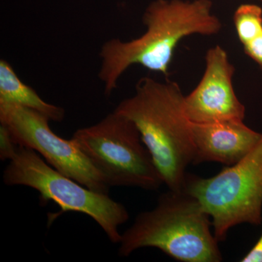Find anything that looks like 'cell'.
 <instances>
[{
	"instance_id": "obj_1",
	"label": "cell",
	"mask_w": 262,
	"mask_h": 262,
	"mask_svg": "<svg viewBox=\"0 0 262 262\" xmlns=\"http://www.w3.org/2000/svg\"><path fill=\"white\" fill-rule=\"evenodd\" d=\"M146 31L130 41L112 39L99 52L98 77L110 96L130 67L140 65L168 77L176 49L184 38L215 35L222 23L213 13L211 0H154L144 10Z\"/></svg>"
},
{
	"instance_id": "obj_12",
	"label": "cell",
	"mask_w": 262,
	"mask_h": 262,
	"mask_svg": "<svg viewBox=\"0 0 262 262\" xmlns=\"http://www.w3.org/2000/svg\"><path fill=\"white\" fill-rule=\"evenodd\" d=\"M19 146L12 137L9 130L0 124V159L11 160L14 158Z\"/></svg>"
},
{
	"instance_id": "obj_11",
	"label": "cell",
	"mask_w": 262,
	"mask_h": 262,
	"mask_svg": "<svg viewBox=\"0 0 262 262\" xmlns=\"http://www.w3.org/2000/svg\"><path fill=\"white\" fill-rule=\"evenodd\" d=\"M237 37L245 53L262 70V9L255 4L237 7L233 15Z\"/></svg>"
},
{
	"instance_id": "obj_6",
	"label": "cell",
	"mask_w": 262,
	"mask_h": 262,
	"mask_svg": "<svg viewBox=\"0 0 262 262\" xmlns=\"http://www.w3.org/2000/svg\"><path fill=\"white\" fill-rule=\"evenodd\" d=\"M8 186H25L35 189L44 201L54 202L62 211L89 215L100 226L113 244H119V227L127 222L128 212L108 194L84 187L63 175L43 160L34 150L19 146L3 173Z\"/></svg>"
},
{
	"instance_id": "obj_5",
	"label": "cell",
	"mask_w": 262,
	"mask_h": 262,
	"mask_svg": "<svg viewBox=\"0 0 262 262\" xmlns=\"http://www.w3.org/2000/svg\"><path fill=\"white\" fill-rule=\"evenodd\" d=\"M184 191L194 196L210 215L213 234L223 242L232 227L262 223V133L244 158L209 178L189 173Z\"/></svg>"
},
{
	"instance_id": "obj_9",
	"label": "cell",
	"mask_w": 262,
	"mask_h": 262,
	"mask_svg": "<svg viewBox=\"0 0 262 262\" xmlns=\"http://www.w3.org/2000/svg\"><path fill=\"white\" fill-rule=\"evenodd\" d=\"M244 120L192 123L195 149L193 165L216 162L230 166L244 158L261 136V133L248 127Z\"/></svg>"
},
{
	"instance_id": "obj_3",
	"label": "cell",
	"mask_w": 262,
	"mask_h": 262,
	"mask_svg": "<svg viewBox=\"0 0 262 262\" xmlns=\"http://www.w3.org/2000/svg\"><path fill=\"white\" fill-rule=\"evenodd\" d=\"M211 217L190 194L169 190L153 209L141 212L121 235L118 253L155 248L177 261L220 262L219 241L212 232Z\"/></svg>"
},
{
	"instance_id": "obj_7",
	"label": "cell",
	"mask_w": 262,
	"mask_h": 262,
	"mask_svg": "<svg viewBox=\"0 0 262 262\" xmlns=\"http://www.w3.org/2000/svg\"><path fill=\"white\" fill-rule=\"evenodd\" d=\"M48 117L15 103L0 102V124L18 146L34 150L53 168L96 192L108 194L110 186L72 139L51 130Z\"/></svg>"
},
{
	"instance_id": "obj_8",
	"label": "cell",
	"mask_w": 262,
	"mask_h": 262,
	"mask_svg": "<svg viewBox=\"0 0 262 262\" xmlns=\"http://www.w3.org/2000/svg\"><path fill=\"white\" fill-rule=\"evenodd\" d=\"M206 68L195 89L184 96L186 116L192 123L207 124L244 120L246 108L234 92L235 68L228 53L220 46L206 54Z\"/></svg>"
},
{
	"instance_id": "obj_13",
	"label": "cell",
	"mask_w": 262,
	"mask_h": 262,
	"mask_svg": "<svg viewBox=\"0 0 262 262\" xmlns=\"http://www.w3.org/2000/svg\"><path fill=\"white\" fill-rule=\"evenodd\" d=\"M242 262H262V234L256 244L253 246L246 256L241 260Z\"/></svg>"
},
{
	"instance_id": "obj_4",
	"label": "cell",
	"mask_w": 262,
	"mask_h": 262,
	"mask_svg": "<svg viewBox=\"0 0 262 262\" xmlns=\"http://www.w3.org/2000/svg\"><path fill=\"white\" fill-rule=\"evenodd\" d=\"M72 139L110 187L155 191L164 184L135 124L115 110Z\"/></svg>"
},
{
	"instance_id": "obj_14",
	"label": "cell",
	"mask_w": 262,
	"mask_h": 262,
	"mask_svg": "<svg viewBox=\"0 0 262 262\" xmlns=\"http://www.w3.org/2000/svg\"><path fill=\"white\" fill-rule=\"evenodd\" d=\"M259 1H261L262 2V0H259Z\"/></svg>"
},
{
	"instance_id": "obj_2",
	"label": "cell",
	"mask_w": 262,
	"mask_h": 262,
	"mask_svg": "<svg viewBox=\"0 0 262 262\" xmlns=\"http://www.w3.org/2000/svg\"><path fill=\"white\" fill-rule=\"evenodd\" d=\"M184 100L177 82L144 77L136 84L134 94L115 110L135 124L164 184L174 192L184 191L187 168L195 155Z\"/></svg>"
},
{
	"instance_id": "obj_10",
	"label": "cell",
	"mask_w": 262,
	"mask_h": 262,
	"mask_svg": "<svg viewBox=\"0 0 262 262\" xmlns=\"http://www.w3.org/2000/svg\"><path fill=\"white\" fill-rule=\"evenodd\" d=\"M0 102L15 103L46 115L51 121L61 122L64 110L46 102L30 86L24 83L15 73L11 64L5 59L0 61Z\"/></svg>"
}]
</instances>
